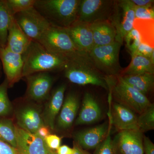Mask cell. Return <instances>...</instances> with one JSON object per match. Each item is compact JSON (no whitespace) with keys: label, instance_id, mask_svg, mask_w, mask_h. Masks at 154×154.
I'll return each instance as SVG.
<instances>
[{"label":"cell","instance_id":"1","mask_svg":"<svg viewBox=\"0 0 154 154\" xmlns=\"http://www.w3.org/2000/svg\"><path fill=\"white\" fill-rule=\"evenodd\" d=\"M64 71L66 78L72 83L99 86L110 91L112 78L102 74L87 54L80 52L72 55Z\"/></svg>","mask_w":154,"mask_h":154},{"label":"cell","instance_id":"2","mask_svg":"<svg viewBox=\"0 0 154 154\" xmlns=\"http://www.w3.org/2000/svg\"><path fill=\"white\" fill-rule=\"evenodd\" d=\"M22 56L24 60L22 78L36 73L64 70L70 57L50 52L40 43L33 40Z\"/></svg>","mask_w":154,"mask_h":154},{"label":"cell","instance_id":"3","mask_svg":"<svg viewBox=\"0 0 154 154\" xmlns=\"http://www.w3.org/2000/svg\"><path fill=\"white\" fill-rule=\"evenodd\" d=\"M81 0H36L34 8L51 25L66 28L77 20Z\"/></svg>","mask_w":154,"mask_h":154},{"label":"cell","instance_id":"4","mask_svg":"<svg viewBox=\"0 0 154 154\" xmlns=\"http://www.w3.org/2000/svg\"><path fill=\"white\" fill-rule=\"evenodd\" d=\"M122 45L116 41L107 45L94 46L88 53L96 68L106 77L117 78L121 74L119 54Z\"/></svg>","mask_w":154,"mask_h":154},{"label":"cell","instance_id":"5","mask_svg":"<svg viewBox=\"0 0 154 154\" xmlns=\"http://www.w3.org/2000/svg\"><path fill=\"white\" fill-rule=\"evenodd\" d=\"M110 91L116 102L140 114L152 104L148 98L125 82L120 76L112 80Z\"/></svg>","mask_w":154,"mask_h":154},{"label":"cell","instance_id":"6","mask_svg":"<svg viewBox=\"0 0 154 154\" xmlns=\"http://www.w3.org/2000/svg\"><path fill=\"white\" fill-rule=\"evenodd\" d=\"M38 42L45 49L54 53L70 56L81 52L77 49L66 28L54 25H51Z\"/></svg>","mask_w":154,"mask_h":154},{"label":"cell","instance_id":"7","mask_svg":"<svg viewBox=\"0 0 154 154\" xmlns=\"http://www.w3.org/2000/svg\"><path fill=\"white\" fill-rule=\"evenodd\" d=\"M115 4L111 0H81L77 21L90 24L110 21Z\"/></svg>","mask_w":154,"mask_h":154},{"label":"cell","instance_id":"8","mask_svg":"<svg viewBox=\"0 0 154 154\" xmlns=\"http://www.w3.org/2000/svg\"><path fill=\"white\" fill-rule=\"evenodd\" d=\"M14 17L25 34L37 42L51 25L34 7L15 14Z\"/></svg>","mask_w":154,"mask_h":154},{"label":"cell","instance_id":"9","mask_svg":"<svg viewBox=\"0 0 154 154\" xmlns=\"http://www.w3.org/2000/svg\"><path fill=\"white\" fill-rule=\"evenodd\" d=\"M134 6L131 0L115 1L110 21L116 29V41L122 43L125 36L133 28L135 19Z\"/></svg>","mask_w":154,"mask_h":154},{"label":"cell","instance_id":"10","mask_svg":"<svg viewBox=\"0 0 154 154\" xmlns=\"http://www.w3.org/2000/svg\"><path fill=\"white\" fill-rule=\"evenodd\" d=\"M143 133L139 129L118 131L112 140L116 154H143Z\"/></svg>","mask_w":154,"mask_h":154},{"label":"cell","instance_id":"11","mask_svg":"<svg viewBox=\"0 0 154 154\" xmlns=\"http://www.w3.org/2000/svg\"><path fill=\"white\" fill-rule=\"evenodd\" d=\"M17 149L19 154H50L52 150L44 140L36 134L28 132L16 126Z\"/></svg>","mask_w":154,"mask_h":154},{"label":"cell","instance_id":"12","mask_svg":"<svg viewBox=\"0 0 154 154\" xmlns=\"http://www.w3.org/2000/svg\"><path fill=\"white\" fill-rule=\"evenodd\" d=\"M110 114L112 126L117 131L127 130L138 129L137 116L128 107L117 102L111 104V99L109 100Z\"/></svg>","mask_w":154,"mask_h":154},{"label":"cell","instance_id":"13","mask_svg":"<svg viewBox=\"0 0 154 154\" xmlns=\"http://www.w3.org/2000/svg\"><path fill=\"white\" fill-rule=\"evenodd\" d=\"M27 79V96L29 99L40 102L47 99L53 83L48 72H38L25 77Z\"/></svg>","mask_w":154,"mask_h":154},{"label":"cell","instance_id":"14","mask_svg":"<svg viewBox=\"0 0 154 154\" xmlns=\"http://www.w3.org/2000/svg\"><path fill=\"white\" fill-rule=\"evenodd\" d=\"M0 61L9 87H12L22 78L24 66L23 56L10 51L6 47L0 48Z\"/></svg>","mask_w":154,"mask_h":154},{"label":"cell","instance_id":"15","mask_svg":"<svg viewBox=\"0 0 154 154\" xmlns=\"http://www.w3.org/2000/svg\"><path fill=\"white\" fill-rule=\"evenodd\" d=\"M66 29L77 49L88 54L94 47L91 24L76 20Z\"/></svg>","mask_w":154,"mask_h":154},{"label":"cell","instance_id":"16","mask_svg":"<svg viewBox=\"0 0 154 154\" xmlns=\"http://www.w3.org/2000/svg\"><path fill=\"white\" fill-rule=\"evenodd\" d=\"M108 130V122L81 131L75 134V142L83 149H95L104 140Z\"/></svg>","mask_w":154,"mask_h":154},{"label":"cell","instance_id":"17","mask_svg":"<svg viewBox=\"0 0 154 154\" xmlns=\"http://www.w3.org/2000/svg\"><path fill=\"white\" fill-rule=\"evenodd\" d=\"M32 41L19 27L14 17H12L9 26L6 48L12 52L23 55Z\"/></svg>","mask_w":154,"mask_h":154},{"label":"cell","instance_id":"18","mask_svg":"<svg viewBox=\"0 0 154 154\" xmlns=\"http://www.w3.org/2000/svg\"><path fill=\"white\" fill-rule=\"evenodd\" d=\"M102 116V110L94 96L90 93L85 94L75 125L91 124L99 121Z\"/></svg>","mask_w":154,"mask_h":154},{"label":"cell","instance_id":"19","mask_svg":"<svg viewBox=\"0 0 154 154\" xmlns=\"http://www.w3.org/2000/svg\"><path fill=\"white\" fill-rule=\"evenodd\" d=\"M79 100L76 95L69 94L64 100L58 115L57 126L60 129H67L74 122L79 108Z\"/></svg>","mask_w":154,"mask_h":154},{"label":"cell","instance_id":"20","mask_svg":"<svg viewBox=\"0 0 154 154\" xmlns=\"http://www.w3.org/2000/svg\"><path fill=\"white\" fill-rule=\"evenodd\" d=\"M17 118L19 127L31 133H36L40 127L45 125L39 111L33 107H26L19 110Z\"/></svg>","mask_w":154,"mask_h":154},{"label":"cell","instance_id":"21","mask_svg":"<svg viewBox=\"0 0 154 154\" xmlns=\"http://www.w3.org/2000/svg\"><path fill=\"white\" fill-rule=\"evenodd\" d=\"M94 46L107 45L116 41V29L110 20L91 24Z\"/></svg>","mask_w":154,"mask_h":154},{"label":"cell","instance_id":"22","mask_svg":"<svg viewBox=\"0 0 154 154\" xmlns=\"http://www.w3.org/2000/svg\"><path fill=\"white\" fill-rule=\"evenodd\" d=\"M66 86L62 85L58 87L51 94L44 112V119L45 123L54 129L56 118L58 115L63 105Z\"/></svg>","mask_w":154,"mask_h":154},{"label":"cell","instance_id":"23","mask_svg":"<svg viewBox=\"0 0 154 154\" xmlns=\"http://www.w3.org/2000/svg\"><path fill=\"white\" fill-rule=\"evenodd\" d=\"M120 76L128 85L146 96L154 88V74L146 73L134 75Z\"/></svg>","mask_w":154,"mask_h":154},{"label":"cell","instance_id":"24","mask_svg":"<svg viewBox=\"0 0 154 154\" xmlns=\"http://www.w3.org/2000/svg\"><path fill=\"white\" fill-rule=\"evenodd\" d=\"M154 63L149 58L135 55L131 57L128 66L122 72L120 76L134 75L143 74H154Z\"/></svg>","mask_w":154,"mask_h":154},{"label":"cell","instance_id":"25","mask_svg":"<svg viewBox=\"0 0 154 154\" xmlns=\"http://www.w3.org/2000/svg\"><path fill=\"white\" fill-rule=\"evenodd\" d=\"M133 28L138 32L141 43L154 48V19H135Z\"/></svg>","mask_w":154,"mask_h":154},{"label":"cell","instance_id":"26","mask_svg":"<svg viewBox=\"0 0 154 154\" xmlns=\"http://www.w3.org/2000/svg\"><path fill=\"white\" fill-rule=\"evenodd\" d=\"M13 17L6 0H0V48L7 45L9 26Z\"/></svg>","mask_w":154,"mask_h":154},{"label":"cell","instance_id":"27","mask_svg":"<svg viewBox=\"0 0 154 154\" xmlns=\"http://www.w3.org/2000/svg\"><path fill=\"white\" fill-rule=\"evenodd\" d=\"M0 140L17 148L16 126L11 119H0Z\"/></svg>","mask_w":154,"mask_h":154},{"label":"cell","instance_id":"28","mask_svg":"<svg viewBox=\"0 0 154 154\" xmlns=\"http://www.w3.org/2000/svg\"><path fill=\"white\" fill-rule=\"evenodd\" d=\"M138 129L143 133L154 129V105L152 104L137 116Z\"/></svg>","mask_w":154,"mask_h":154},{"label":"cell","instance_id":"29","mask_svg":"<svg viewBox=\"0 0 154 154\" xmlns=\"http://www.w3.org/2000/svg\"><path fill=\"white\" fill-rule=\"evenodd\" d=\"M9 85L5 79L0 85V116H7L11 113L12 106L8 96V90Z\"/></svg>","mask_w":154,"mask_h":154},{"label":"cell","instance_id":"30","mask_svg":"<svg viewBox=\"0 0 154 154\" xmlns=\"http://www.w3.org/2000/svg\"><path fill=\"white\" fill-rule=\"evenodd\" d=\"M108 130L104 140L95 149L94 154H116L111 137L112 123L110 114L108 113Z\"/></svg>","mask_w":154,"mask_h":154},{"label":"cell","instance_id":"31","mask_svg":"<svg viewBox=\"0 0 154 154\" xmlns=\"http://www.w3.org/2000/svg\"><path fill=\"white\" fill-rule=\"evenodd\" d=\"M11 14L24 12L33 8L36 0H6Z\"/></svg>","mask_w":154,"mask_h":154},{"label":"cell","instance_id":"32","mask_svg":"<svg viewBox=\"0 0 154 154\" xmlns=\"http://www.w3.org/2000/svg\"><path fill=\"white\" fill-rule=\"evenodd\" d=\"M124 40L125 42L127 49L132 57L141 43L138 32L134 28H133L125 36Z\"/></svg>","mask_w":154,"mask_h":154},{"label":"cell","instance_id":"33","mask_svg":"<svg viewBox=\"0 0 154 154\" xmlns=\"http://www.w3.org/2000/svg\"><path fill=\"white\" fill-rule=\"evenodd\" d=\"M135 19H154V9L152 7L134 6Z\"/></svg>","mask_w":154,"mask_h":154},{"label":"cell","instance_id":"34","mask_svg":"<svg viewBox=\"0 0 154 154\" xmlns=\"http://www.w3.org/2000/svg\"><path fill=\"white\" fill-rule=\"evenodd\" d=\"M154 48L151 47L147 45L140 43L135 53L134 56L135 55H139L150 59L152 54L154 53Z\"/></svg>","mask_w":154,"mask_h":154},{"label":"cell","instance_id":"35","mask_svg":"<svg viewBox=\"0 0 154 154\" xmlns=\"http://www.w3.org/2000/svg\"><path fill=\"white\" fill-rule=\"evenodd\" d=\"M47 146L50 149H57L60 146L61 138L55 134H50L45 139Z\"/></svg>","mask_w":154,"mask_h":154},{"label":"cell","instance_id":"36","mask_svg":"<svg viewBox=\"0 0 154 154\" xmlns=\"http://www.w3.org/2000/svg\"><path fill=\"white\" fill-rule=\"evenodd\" d=\"M0 154H19L17 149L0 140Z\"/></svg>","mask_w":154,"mask_h":154},{"label":"cell","instance_id":"37","mask_svg":"<svg viewBox=\"0 0 154 154\" xmlns=\"http://www.w3.org/2000/svg\"><path fill=\"white\" fill-rule=\"evenodd\" d=\"M143 147L144 153L154 154V144L149 138L143 136Z\"/></svg>","mask_w":154,"mask_h":154},{"label":"cell","instance_id":"38","mask_svg":"<svg viewBox=\"0 0 154 154\" xmlns=\"http://www.w3.org/2000/svg\"><path fill=\"white\" fill-rule=\"evenodd\" d=\"M135 6L137 7H153L154 1L152 0H131Z\"/></svg>","mask_w":154,"mask_h":154},{"label":"cell","instance_id":"39","mask_svg":"<svg viewBox=\"0 0 154 154\" xmlns=\"http://www.w3.org/2000/svg\"><path fill=\"white\" fill-rule=\"evenodd\" d=\"M35 134L44 140L45 138L50 134L49 128L45 125H42V126L40 127L37 130Z\"/></svg>","mask_w":154,"mask_h":154},{"label":"cell","instance_id":"40","mask_svg":"<svg viewBox=\"0 0 154 154\" xmlns=\"http://www.w3.org/2000/svg\"><path fill=\"white\" fill-rule=\"evenodd\" d=\"M74 149L69 147L68 146L63 145L60 146L57 149L56 153L57 154H73Z\"/></svg>","mask_w":154,"mask_h":154},{"label":"cell","instance_id":"41","mask_svg":"<svg viewBox=\"0 0 154 154\" xmlns=\"http://www.w3.org/2000/svg\"><path fill=\"white\" fill-rule=\"evenodd\" d=\"M73 149H74V152L73 154H90L86 151L84 150V149L82 148L75 142L74 143Z\"/></svg>","mask_w":154,"mask_h":154},{"label":"cell","instance_id":"42","mask_svg":"<svg viewBox=\"0 0 154 154\" xmlns=\"http://www.w3.org/2000/svg\"><path fill=\"white\" fill-rule=\"evenodd\" d=\"M50 154H57L56 153V152H53L52 151L51 152V153Z\"/></svg>","mask_w":154,"mask_h":154},{"label":"cell","instance_id":"43","mask_svg":"<svg viewBox=\"0 0 154 154\" xmlns=\"http://www.w3.org/2000/svg\"><path fill=\"white\" fill-rule=\"evenodd\" d=\"M1 62H0V69H1Z\"/></svg>","mask_w":154,"mask_h":154}]
</instances>
